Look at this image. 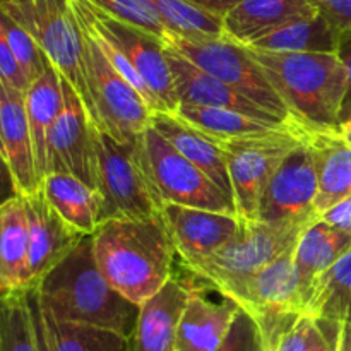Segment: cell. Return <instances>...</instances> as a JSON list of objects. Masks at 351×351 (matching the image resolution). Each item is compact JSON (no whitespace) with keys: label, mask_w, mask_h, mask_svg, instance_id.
Listing matches in <instances>:
<instances>
[{"label":"cell","mask_w":351,"mask_h":351,"mask_svg":"<svg viewBox=\"0 0 351 351\" xmlns=\"http://www.w3.org/2000/svg\"><path fill=\"white\" fill-rule=\"evenodd\" d=\"M0 81L3 86L16 89L19 93H26L29 88V82H27L23 69L19 67L9 43H7L2 26H0Z\"/></svg>","instance_id":"39"},{"label":"cell","mask_w":351,"mask_h":351,"mask_svg":"<svg viewBox=\"0 0 351 351\" xmlns=\"http://www.w3.org/2000/svg\"><path fill=\"white\" fill-rule=\"evenodd\" d=\"M163 43L197 65L201 71L247 96L266 112L287 122L293 120L264 69L245 45L232 40L226 34L184 38L170 33L165 36Z\"/></svg>","instance_id":"7"},{"label":"cell","mask_w":351,"mask_h":351,"mask_svg":"<svg viewBox=\"0 0 351 351\" xmlns=\"http://www.w3.org/2000/svg\"><path fill=\"white\" fill-rule=\"evenodd\" d=\"M72 10V9H71ZM81 31V69L88 115L95 127L119 143H134L151 125V110L139 93L115 71L95 34L72 10Z\"/></svg>","instance_id":"4"},{"label":"cell","mask_w":351,"mask_h":351,"mask_svg":"<svg viewBox=\"0 0 351 351\" xmlns=\"http://www.w3.org/2000/svg\"><path fill=\"white\" fill-rule=\"evenodd\" d=\"M40 315L50 351H130V339L115 331L60 321L41 308Z\"/></svg>","instance_id":"30"},{"label":"cell","mask_w":351,"mask_h":351,"mask_svg":"<svg viewBox=\"0 0 351 351\" xmlns=\"http://www.w3.org/2000/svg\"><path fill=\"white\" fill-rule=\"evenodd\" d=\"M177 115L197 130L216 141H233L242 137L266 134L281 129L288 123H273L254 119L245 113L226 108H201V106H178ZM295 122V120H293Z\"/></svg>","instance_id":"31"},{"label":"cell","mask_w":351,"mask_h":351,"mask_svg":"<svg viewBox=\"0 0 351 351\" xmlns=\"http://www.w3.org/2000/svg\"><path fill=\"white\" fill-rule=\"evenodd\" d=\"M86 23L108 43H112L136 71L149 91L154 112L177 113L178 99L175 95L173 77L168 67L165 43L161 38L134 27L99 10L89 0H67ZM153 112V113H154Z\"/></svg>","instance_id":"11"},{"label":"cell","mask_w":351,"mask_h":351,"mask_svg":"<svg viewBox=\"0 0 351 351\" xmlns=\"http://www.w3.org/2000/svg\"><path fill=\"white\" fill-rule=\"evenodd\" d=\"M144 167L160 201L165 204L237 215L235 204L204 171L185 160L153 127L141 136Z\"/></svg>","instance_id":"10"},{"label":"cell","mask_w":351,"mask_h":351,"mask_svg":"<svg viewBox=\"0 0 351 351\" xmlns=\"http://www.w3.org/2000/svg\"><path fill=\"white\" fill-rule=\"evenodd\" d=\"M19 191H17V185L14 182L12 173H10V168L7 165L5 156H3L2 149H0V206L3 202L10 201V199L17 197Z\"/></svg>","instance_id":"42"},{"label":"cell","mask_w":351,"mask_h":351,"mask_svg":"<svg viewBox=\"0 0 351 351\" xmlns=\"http://www.w3.org/2000/svg\"><path fill=\"white\" fill-rule=\"evenodd\" d=\"M338 322L302 315L269 351H338Z\"/></svg>","instance_id":"34"},{"label":"cell","mask_w":351,"mask_h":351,"mask_svg":"<svg viewBox=\"0 0 351 351\" xmlns=\"http://www.w3.org/2000/svg\"><path fill=\"white\" fill-rule=\"evenodd\" d=\"M240 305L223 297V302L208 300L192 288L177 328L175 351H216L225 341Z\"/></svg>","instance_id":"21"},{"label":"cell","mask_w":351,"mask_h":351,"mask_svg":"<svg viewBox=\"0 0 351 351\" xmlns=\"http://www.w3.org/2000/svg\"><path fill=\"white\" fill-rule=\"evenodd\" d=\"M165 55H167L168 67H170L171 77H173L175 95H177L178 106H201V108H226L235 112L245 113L254 119L266 120L273 123H288L293 120H281L273 113L266 112L250 101L247 96L240 95L233 88L226 86L219 79L213 77L208 72L201 71L197 65L192 64L180 53L171 50L165 45Z\"/></svg>","instance_id":"17"},{"label":"cell","mask_w":351,"mask_h":351,"mask_svg":"<svg viewBox=\"0 0 351 351\" xmlns=\"http://www.w3.org/2000/svg\"><path fill=\"white\" fill-rule=\"evenodd\" d=\"M0 283L10 293L31 290L29 233L23 195L0 206Z\"/></svg>","instance_id":"25"},{"label":"cell","mask_w":351,"mask_h":351,"mask_svg":"<svg viewBox=\"0 0 351 351\" xmlns=\"http://www.w3.org/2000/svg\"><path fill=\"white\" fill-rule=\"evenodd\" d=\"M0 149L5 156L14 182L21 195L40 189L33 139L24 106V93L3 86L0 110Z\"/></svg>","instance_id":"18"},{"label":"cell","mask_w":351,"mask_h":351,"mask_svg":"<svg viewBox=\"0 0 351 351\" xmlns=\"http://www.w3.org/2000/svg\"><path fill=\"white\" fill-rule=\"evenodd\" d=\"M40 308L55 319L115 331L132 338L139 308L99 271L91 237H84L34 288Z\"/></svg>","instance_id":"2"},{"label":"cell","mask_w":351,"mask_h":351,"mask_svg":"<svg viewBox=\"0 0 351 351\" xmlns=\"http://www.w3.org/2000/svg\"><path fill=\"white\" fill-rule=\"evenodd\" d=\"M0 26H2L3 34L7 38V43H9L17 64L23 69L27 82L31 84V82L36 81L47 71V67L50 65V60L41 51L36 41L31 38V34L23 26H19L2 7H0Z\"/></svg>","instance_id":"35"},{"label":"cell","mask_w":351,"mask_h":351,"mask_svg":"<svg viewBox=\"0 0 351 351\" xmlns=\"http://www.w3.org/2000/svg\"><path fill=\"white\" fill-rule=\"evenodd\" d=\"M0 7L31 34L88 108L81 69V31L67 0H0Z\"/></svg>","instance_id":"9"},{"label":"cell","mask_w":351,"mask_h":351,"mask_svg":"<svg viewBox=\"0 0 351 351\" xmlns=\"http://www.w3.org/2000/svg\"><path fill=\"white\" fill-rule=\"evenodd\" d=\"M89 2L112 16L113 19L139 27L161 40H165V36L168 34L167 26L163 24L151 0H89Z\"/></svg>","instance_id":"36"},{"label":"cell","mask_w":351,"mask_h":351,"mask_svg":"<svg viewBox=\"0 0 351 351\" xmlns=\"http://www.w3.org/2000/svg\"><path fill=\"white\" fill-rule=\"evenodd\" d=\"M95 146L96 191L101 197V223L161 215L163 202L144 167L141 137L134 143H119L96 129Z\"/></svg>","instance_id":"5"},{"label":"cell","mask_w":351,"mask_h":351,"mask_svg":"<svg viewBox=\"0 0 351 351\" xmlns=\"http://www.w3.org/2000/svg\"><path fill=\"white\" fill-rule=\"evenodd\" d=\"M161 216L185 267L221 250L240 230L239 216L226 213L165 204Z\"/></svg>","instance_id":"15"},{"label":"cell","mask_w":351,"mask_h":351,"mask_svg":"<svg viewBox=\"0 0 351 351\" xmlns=\"http://www.w3.org/2000/svg\"><path fill=\"white\" fill-rule=\"evenodd\" d=\"M216 351H267L259 326L245 311L240 308L225 341Z\"/></svg>","instance_id":"37"},{"label":"cell","mask_w":351,"mask_h":351,"mask_svg":"<svg viewBox=\"0 0 351 351\" xmlns=\"http://www.w3.org/2000/svg\"><path fill=\"white\" fill-rule=\"evenodd\" d=\"M192 288L171 278L139 308L130 351H175L177 328Z\"/></svg>","instance_id":"19"},{"label":"cell","mask_w":351,"mask_h":351,"mask_svg":"<svg viewBox=\"0 0 351 351\" xmlns=\"http://www.w3.org/2000/svg\"><path fill=\"white\" fill-rule=\"evenodd\" d=\"M2 96H3V84L0 81V110H2Z\"/></svg>","instance_id":"48"},{"label":"cell","mask_w":351,"mask_h":351,"mask_svg":"<svg viewBox=\"0 0 351 351\" xmlns=\"http://www.w3.org/2000/svg\"><path fill=\"white\" fill-rule=\"evenodd\" d=\"M151 127L165 141H168L170 146H173L185 160L204 171L226 195L232 197L226 153L223 149L221 141L206 136L204 132L185 122L177 113H151Z\"/></svg>","instance_id":"20"},{"label":"cell","mask_w":351,"mask_h":351,"mask_svg":"<svg viewBox=\"0 0 351 351\" xmlns=\"http://www.w3.org/2000/svg\"><path fill=\"white\" fill-rule=\"evenodd\" d=\"M338 351H351V322L339 326Z\"/></svg>","instance_id":"45"},{"label":"cell","mask_w":351,"mask_h":351,"mask_svg":"<svg viewBox=\"0 0 351 351\" xmlns=\"http://www.w3.org/2000/svg\"><path fill=\"white\" fill-rule=\"evenodd\" d=\"M168 33L184 38L221 36L223 17L192 5L187 0H151Z\"/></svg>","instance_id":"33"},{"label":"cell","mask_w":351,"mask_h":351,"mask_svg":"<svg viewBox=\"0 0 351 351\" xmlns=\"http://www.w3.org/2000/svg\"><path fill=\"white\" fill-rule=\"evenodd\" d=\"M304 230L298 226L267 225L259 219H240L239 233L221 250L187 266V269L225 298H232L254 274L293 250Z\"/></svg>","instance_id":"6"},{"label":"cell","mask_w":351,"mask_h":351,"mask_svg":"<svg viewBox=\"0 0 351 351\" xmlns=\"http://www.w3.org/2000/svg\"><path fill=\"white\" fill-rule=\"evenodd\" d=\"M0 351H40L29 290L12 291L0 300Z\"/></svg>","instance_id":"32"},{"label":"cell","mask_w":351,"mask_h":351,"mask_svg":"<svg viewBox=\"0 0 351 351\" xmlns=\"http://www.w3.org/2000/svg\"><path fill=\"white\" fill-rule=\"evenodd\" d=\"M9 293H10V291L7 290V288H3V285L0 283V300H3V298H5Z\"/></svg>","instance_id":"47"},{"label":"cell","mask_w":351,"mask_h":351,"mask_svg":"<svg viewBox=\"0 0 351 351\" xmlns=\"http://www.w3.org/2000/svg\"><path fill=\"white\" fill-rule=\"evenodd\" d=\"M315 14L308 0H242L223 17V29L228 38L249 47L285 24Z\"/></svg>","instance_id":"23"},{"label":"cell","mask_w":351,"mask_h":351,"mask_svg":"<svg viewBox=\"0 0 351 351\" xmlns=\"http://www.w3.org/2000/svg\"><path fill=\"white\" fill-rule=\"evenodd\" d=\"M339 38L351 36V0H308Z\"/></svg>","instance_id":"38"},{"label":"cell","mask_w":351,"mask_h":351,"mask_svg":"<svg viewBox=\"0 0 351 351\" xmlns=\"http://www.w3.org/2000/svg\"><path fill=\"white\" fill-rule=\"evenodd\" d=\"M304 314L338 324L351 322V250L314 281Z\"/></svg>","instance_id":"29"},{"label":"cell","mask_w":351,"mask_h":351,"mask_svg":"<svg viewBox=\"0 0 351 351\" xmlns=\"http://www.w3.org/2000/svg\"><path fill=\"white\" fill-rule=\"evenodd\" d=\"M91 240L105 280L137 307L173 278L177 250L161 215L108 219L96 228Z\"/></svg>","instance_id":"1"},{"label":"cell","mask_w":351,"mask_h":351,"mask_svg":"<svg viewBox=\"0 0 351 351\" xmlns=\"http://www.w3.org/2000/svg\"><path fill=\"white\" fill-rule=\"evenodd\" d=\"M338 43L336 31L321 14H315L308 19L285 24L249 47L278 53H336Z\"/></svg>","instance_id":"28"},{"label":"cell","mask_w":351,"mask_h":351,"mask_svg":"<svg viewBox=\"0 0 351 351\" xmlns=\"http://www.w3.org/2000/svg\"><path fill=\"white\" fill-rule=\"evenodd\" d=\"M350 250L351 233L335 228L322 219H315L302 232L293 252V266L304 302V312L314 281L331 269Z\"/></svg>","instance_id":"24"},{"label":"cell","mask_w":351,"mask_h":351,"mask_svg":"<svg viewBox=\"0 0 351 351\" xmlns=\"http://www.w3.org/2000/svg\"><path fill=\"white\" fill-rule=\"evenodd\" d=\"M336 53H338L339 60H341V64L345 65V71H346V93H345V99H343L341 117H339V123H341L345 122V120L351 119V36L339 38Z\"/></svg>","instance_id":"40"},{"label":"cell","mask_w":351,"mask_h":351,"mask_svg":"<svg viewBox=\"0 0 351 351\" xmlns=\"http://www.w3.org/2000/svg\"><path fill=\"white\" fill-rule=\"evenodd\" d=\"M307 129L291 122L266 134L223 141L237 216L257 219L261 197L273 175L297 147L305 143Z\"/></svg>","instance_id":"8"},{"label":"cell","mask_w":351,"mask_h":351,"mask_svg":"<svg viewBox=\"0 0 351 351\" xmlns=\"http://www.w3.org/2000/svg\"><path fill=\"white\" fill-rule=\"evenodd\" d=\"M187 2L199 7V9L208 10V12L215 14V16L225 17L242 0H187Z\"/></svg>","instance_id":"43"},{"label":"cell","mask_w":351,"mask_h":351,"mask_svg":"<svg viewBox=\"0 0 351 351\" xmlns=\"http://www.w3.org/2000/svg\"><path fill=\"white\" fill-rule=\"evenodd\" d=\"M27 123H29L31 139L34 147L40 180L47 175V147L48 136L55 120L64 108V93H62V75L53 65H48L47 71L34 82H31L24 93Z\"/></svg>","instance_id":"27"},{"label":"cell","mask_w":351,"mask_h":351,"mask_svg":"<svg viewBox=\"0 0 351 351\" xmlns=\"http://www.w3.org/2000/svg\"><path fill=\"white\" fill-rule=\"evenodd\" d=\"M62 93L64 108L48 136L47 175L67 173L96 189V127L65 77H62Z\"/></svg>","instance_id":"14"},{"label":"cell","mask_w":351,"mask_h":351,"mask_svg":"<svg viewBox=\"0 0 351 351\" xmlns=\"http://www.w3.org/2000/svg\"><path fill=\"white\" fill-rule=\"evenodd\" d=\"M317 173L305 143L283 161L261 197L257 219L267 225L307 228L319 219L315 213Z\"/></svg>","instance_id":"13"},{"label":"cell","mask_w":351,"mask_h":351,"mask_svg":"<svg viewBox=\"0 0 351 351\" xmlns=\"http://www.w3.org/2000/svg\"><path fill=\"white\" fill-rule=\"evenodd\" d=\"M307 146L317 173L315 213L324 215L351 195V147L338 130L307 129Z\"/></svg>","instance_id":"22"},{"label":"cell","mask_w":351,"mask_h":351,"mask_svg":"<svg viewBox=\"0 0 351 351\" xmlns=\"http://www.w3.org/2000/svg\"><path fill=\"white\" fill-rule=\"evenodd\" d=\"M250 51L295 122L311 130L338 129L346 93V71L338 53Z\"/></svg>","instance_id":"3"},{"label":"cell","mask_w":351,"mask_h":351,"mask_svg":"<svg viewBox=\"0 0 351 351\" xmlns=\"http://www.w3.org/2000/svg\"><path fill=\"white\" fill-rule=\"evenodd\" d=\"M51 208L72 230L91 237L101 223V197L96 189L67 173H48L40 184Z\"/></svg>","instance_id":"26"},{"label":"cell","mask_w":351,"mask_h":351,"mask_svg":"<svg viewBox=\"0 0 351 351\" xmlns=\"http://www.w3.org/2000/svg\"><path fill=\"white\" fill-rule=\"evenodd\" d=\"M29 304H31V311H33L34 326H36L38 350H40V351H50V350H48V346H47V341H45L43 326H41V315H40V305H38L36 291H34V290H29Z\"/></svg>","instance_id":"44"},{"label":"cell","mask_w":351,"mask_h":351,"mask_svg":"<svg viewBox=\"0 0 351 351\" xmlns=\"http://www.w3.org/2000/svg\"><path fill=\"white\" fill-rule=\"evenodd\" d=\"M293 252L295 249L263 267L230 298L256 321L267 351L298 317L305 315L300 288L295 276Z\"/></svg>","instance_id":"12"},{"label":"cell","mask_w":351,"mask_h":351,"mask_svg":"<svg viewBox=\"0 0 351 351\" xmlns=\"http://www.w3.org/2000/svg\"><path fill=\"white\" fill-rule=\"evenodd\" d=\"M319 219L326 221L335 228L351 233V195L341 201L339 204L332 206L331 209L319 216Z\"/></svg>","instance_id":"41"},{"label":"cell","mask_w":351,"mask_h":351,"mask_svg":"<svg viewBox=\"0 0 351 351\" xmlns=\"http://www.w3.org/2000/svg\"><path fill=\"white\" fill-rule=\"evenodd\" d=\"M23 201L29 233V281L31 290H34L84 237L58 216L41 189L23 195Z\"/></svg>","instance_id":"16"},{"label":"cell","mask_w":351,"mask_h":351,"mask_svg":"<svg viewBox=\"0 0 351 351\" xmlns=\"http://www.w3.org/2000/svg\"><path fill=\"white\" fill-rule=\"evenodd\" d=\"M336 130H338V134L341 136V139L345 141V143L351 147V119L339 123L338 129H336Z\"/></svg>","instance_id":"46"}]
</instances>
